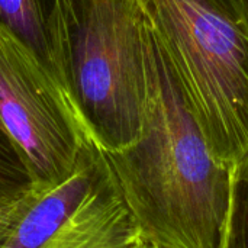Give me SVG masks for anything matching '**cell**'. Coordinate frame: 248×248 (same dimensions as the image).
<instances>
[{
  "instance_id": "obj_1",
  "label": "cell",
  "mask_w": 248,
  "mask_h": 248,
  "mask_svg": "<svg viewBox=\"0 0 248 248\" xmlns=\"http://www.w3.org/2000/svg\"><path fill=\"white\" fill-rule=\"evenodd\" d=\"M144 49L142 132L122 151H103L112 176L145 243L155 248H230L237 169L219 163L208 148L145 13Z\"/></svg>"
},
{
  "instance_id": "obj_2",
  "label": "cell",
  "mask_w": 248,
  "mask_h": 248,
  "mask_svg": "<svg viewBox=\"0 0 248 248\" xmlns=\"http://www.w3.org/2000/svg\"><path fill=\"white\" fill-rule=\"evenodd\" d=\"M49 65L108 153L134 145L145 109L144 12L140 0H52Z\"/></svg>"
},
{
  "instance_id": "obj_3",
  "label": "cell",
  "mask_w": 248,
  "mask_h": 248,
  "mask_svg": "<svg viewBox=\"0 0 248 248\" xmlns=\"http://www.w3.org/2000/svg\"><path fill=\"white\" fill-rule=\"evenodd\" d=\"M212 155L248 157V19L230 0H140Z\"/></svg>"
},
{
  "instance_id": "obj_4",
  "label": "cell",
  "mask_w": 248,
  "mask_h": 248,
  "mask_svg": "<svg viewBox=\"0 0 248 248\" xmlns=\"http://www.w3.org/2000/svg\"><path fill=\"white\" fill-rule=\"evenodd\" d=\"M0 128L45 192L80 164L92 137L54 70L0 22Z\"/></svg>"
},
{
  "instance_id": "obj_5",
  "label": "cell",
  "mask_w": 248,
  "mask_h": 248,
  "mask_svg": "<svg viewBox=\"0 0 248 248\" xmlns=\"http://www.w3.org/2000/svg\"><path fill=\"white\" fill-rule=\"evenodd\" d=\"M145 241L105 153L92 141L71 176L45 192H32L28 208L0 248H138Z\"/></svg>"
},
{
  "instance_id": "obj_6",
  "label": "cell",
  "mask_w": 248,
  "mask_h": 248,
  "mask_svg": "<svg viewBox=\"0 0 248 248\" xmlns=\"http://www.w3.org/2000/svg\"><path fill=\"white\" fill-rule=\"evenodd\" d=\"M0 22L49 65L48 15L41 0H0Z\"/></svg>"
},
{
  "instance_id": "obj_7",
  "label": "cell",
  "mask_w": 248,
  "mask_h": 248,
  "mask_svg": "<svg viewBox=\"0 0 248 248\" xmlns=\"http://www.w3.org/2000/svg\"><path fill=\"white\" fill-rule=\"evenodd\" d=\"M32 190L31 176L0 128V201H15Z\"/></svg>"
},
{
  "instance_id": "obj_8",
  "label": "cell",
  "mask_w": 248,
  "mask_h": 248,
  "mask_svg": "<svg viewBox=\"0 0 248 248\" xmlns=\"http://www.w3.org/2000/svg\"><path fill=\"white\" fill-rule=\"evenodd\" d=\"M32 192L33 190L15 201H0V247L9 238L20 217L23 215L25 209L28 208L32 198Z\"/></svg>"
},
{
  "instance_id": "obj_9",
  "label": "cell",
  "mask_w": 248,
  "mask_h": 248,
  "mask_svg": "<svg viewBox=\"0 0 248 248\" xmlns=\"http://www.w3.org/2000/svg\"><path fill=\"white\" fill-rule=\"evenodd\" d=\"M237 180L247 186V192H248V157L237 167Z\"/></svg>"
},
{
  "instance_id": "obj_10",
  "label": "cell",
  "mask_w": 248,
  "mask_h": 248,
  "mask_svg": "<svg viewBox=\"0 0 248 248\" xmlns=\"http://www.w3.org/2000/svg\"><path fill=\"white\" fill-rule=\"evenodd\" d=\"M240 13H243L248 19V0H230Z\"/></svg>"
},
{
  "instance_id": "obj_11",
  "label": "cell",
  "mask_w": 248,
  "mask_h": 248,
  "mask_svg": "<svg viewBox=\"0 0 248 248\" xmlns=\"http://www.w3.org/2000/svg\"><path fill=\"white\" fill-rule=\"evenodd\" d=\"M138 248H155V247H154V246H151V244H148V243H145V244L140 246Z\"/></svg>"
}]
</instances>
